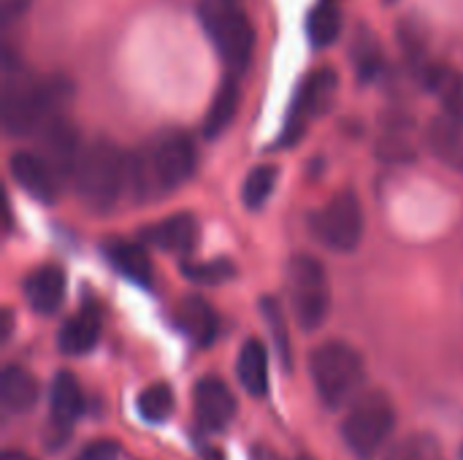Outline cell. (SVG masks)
I'll return each mask as SVG.
<instances>
[{"instance_id": "e575fe53", "label": "cell", "mask_w": 463, "mask_h": 460, "mask_svg": "<svg viewBox=\"0 0 463 460\" xmlns=\"http://www.w3.org/2000/svg\"><path fill=\"white\" fill-rule=\"evenodd\" d=\"M383 3H396V0H383Z\"/></svg>"}, {"instance_id": "1f68e13d", "label": "cell", "mask_w": 463, "mask_h": 460, "mask_svg": "<svg viewBox=\"0 0 463 460\" xmlns=\"http://www.w3.org/2000/svg\"><path fill=\"white\" fill-rule=\"evenodd\" d=\"M27 3H30V0H0V14H3V19L8 22V19L19 16V14L24 11Z\"/></svg>"}, {"instance_id": "836d02e7", "label": "cell", "mask_w": 463, "mask_h": 460, "mask_svg": "<svg viewBox=\"0 0 463 460\" xmlns=\"http://www.w3.org/2000/svg\"><path fill=\"white\" fill-rule=\"evenodd\" d=\"M0 460H35V458H30L27 453H19V450H5V453L0 455Z\"/></svg>"}, {"instance_id": "f546056e", "label": "cell", "mask_w": 463, "mask_h": 460, "mask_svg": "<svg viewBox=\"0 0 463 460\" xmlns=\"http://www.w3.org/2000/svg\"><path fill=\"white\" fill-rule=\"evenodd\" d=\"M182 274L195 285H222L236 277V266L231 260H203V263H184Z\"/></svg>"}, {"instance_id": "52a82bcc", "label": "cell", "mask_w": 463, "mask_h": 460, "mask_svg": "<svg viewBox=\"0 0 463 460\" xmlns=\"http://www.w3.org/2000/svg\"><path fill=\"white\" fill-rule=\"evenodd\" d=\"M285 282L296 323L304 331H317L331 312V285L323 263L312 255H296L288 263Z\"/></svg>"}, {"instance_id": "6da1fadb", "label": "cell", "mask_w": 463, "mask_h": 460, "mask_svg": "<svg viewBox=\"0 0 463 460\" xmlns=\"http://www.w3.org/2000/svg\"><path fill=\"white\" fill-rule=\"evenodd\" d=\"M195 144L182 130L157 136L149 146L128 157V187L136 201H155L171 190H179L195 174Z\"/></svg>"}, {"instance_id": "9c48e42d", "label": "cell", "mask_w": 463, "mask_h": 460, "mask_svg": "<svg viewBox=\"0 0 463 460\" xmlns=\"http://www.w3.org/2000/svg\"><path fill=\"white\" fill-rule=\"evenodd\" d=\"M336 87H339V76L334 68H317L304 79V84H301L293 106H290L288 125L282 133V144H293L304 133V127L312 117H320L323 111L331 108Z\"/></svg>"}, {"instance_id": "ac0fdd59", "label": "cell", "mask_w": 463, "mask_h": 460, "mask_svg": "<svg viewBox=\"0 0 463 460\" xmlns=\"http://www.w3.org/2000/svg\"><path fill=\"white\" fill-rule=\"evenodd\" d=\"M38 382L19 366H5L0 374V407L5 415H24L38 401Z\"/></svg>"}, {"instance_id": "603a6c76", "label": "cell", "mask_w": 463, "mask_h": 460, "mask_svg": "<svg viewBox=\"0 0 463 460\" xmlns=\"http://www.w3.org/2000/svg\"><path fill=\"white\" fill-rule=\"evenodd\" d=\"M106 260L111 263V268L117 274H122L125 279H130L141 287H146L152 282V260L141 244H133V241L111 244V247H106Z\"/></svg>"}, {"instance_id": "5b68a950", "label": "cell", "mask_w": 463, "mask_h": 460, "mask_svg": "<svg viewBox=\"0 0 463 460\" xmlns=\"http://www.w3.org/2000/svg\"><path fill=\"white\" fill-rule=\"evenodd\" d=\"M309 374L320 401L331 409L355 401L366 380V363L347 342H326L309 355Z\"/></svg>"}, {"instance_id": "4316f807", "label": "cell", "mask_w": 463, "mask_h": 460, "mask_svg": "<svg viewBox=\"0 0 463 460\" xmlns=\"http://www.w3.org/2000/svg\"><path fill=\"white\" fill-rule=\"evenodd\" d=\"M277 176H279L277 165H255L247 174L244 184H241V201H244V206L247 209H263L266 201L274 192Z\"/></svg>"}, {"instance_id": "d6986e66", "label": "cell", "mask_w": 463, "mask_h": 460, "mask_svg": "<svg viewBox=\"0 0 463 460\" xmlns=\"http://www.w3.org/2000/svg\"><path fill=\"white\" fill-rule=\"evenodd\" d=\"M236 374L252 399H263L269 393V352L258 339H250L241 347L236 361Z\"/></svg>"}, {"instance_id": "f1b7e54d", "label": "cell", "mask_w": 463, "mask_h": 460, "mask_svg": "<svg viewBox=\"0 0 463 460\" xmlns=\"http://www.w3.org/2000/svg\"><path fill=\"white\" fill-rule=\"evenodd\" d=\"M136 409H138L141 420H146V423H163L171 415V409H174V393H171V388L165 382L149 385L138 396Z\"/></svg>"}, {"instance_id": "ffe728a7", "label": "cell", "mask_w": 463, "mask_h": 460, "mask_svg": "<svg viewBox=\"0 0 463 460\" xmlns=\"http://www.w3.org/2000/svg\"><path fill=\"white\" fill-rule=\"evenodd\" d=\"M345 8L342 0H317L307 14V38L312 46L326 49L342 35Z\"/></svg>"}, {"instance_id": "83f0119b", "label": "cell", "mask_w": 463, "mask_h": 460, "mask_svg": "<svg viewBox=\"0 0 463 460\" xmlns=\"http://www.w3.org/2000/svg\"><path fill=\"white\" fill-rule=\"evenodd\" d=\"M260 314H263V320H266V325H269V331H271V336H274V344H277V352H279L285 369L290 371V369H293L290 333H288V323H285V314H282L279 301L271 298V296H266V298L260 301Z\"/></svg>"}, {"instance_id": "ba28073f", "label": "cell", "mask_w": 463, "mask_h": 460, "mask_svg": "<svg viewBox=\"0 0 463 460\" xmlns=\"http://www.w3.org/2000/svg\"><path fill=\"white\" fill-rule=\"evenodd\" d=\"M312 230L320 244H326L334 252H353L366 230L364 209L355 192H339L328 206H323L315 220Z\"/></svg>"}, {"instance_id": "3957f363", "label": "cell", "mask_w": 463, "mask_h": 460, "mask_svg": "<svg viewBox=\"0 0 463 460\" xmlns=\"http://www.w3.org/2000/svg\"><path fill=\"white\" fill-rule=\"evenodd\" d=\"M71 84L65 79H5L3 127L8 136H33L46 122L60 117Z\"/></svg>"}, {"instance_id": "e0dca14e", "label": "cell", "mask_w": 463, "mask_h": 460, "mask_svg": "<svg viewBox=\"0 0 463 460\" xmlns=\"http://www.w3.org/2000/svg\"><path fill=\"white\" fill-rule=\"evenodd\" d=\"M49 412H52V423L62 431H68L84 412V396H81V388L76 382L73 374L68 371H60L54 380H52V388H49Z\"/></svg>"}, {"instance_id": "2e32d148", "label": "cell", "mask_w": 463, "mask_h": 460, "mask_svg": "<svg viewBox=\"0 0 463 460\" xmlns=\"http://www.w3.org/2000/svg\"><path fill=\"white\" fill-rule=\"evenodd\" d=\"M98 339H100V312L95 306H84L81 312L68 317L57 333L60 352L65 355H84L98 344Z\"/></svg>"}, {"instance_id": "9a60e30c", "label": "cell", "mask_w": 463, "mask_h": 460, "mask_svg": "<svg viewBox=\"0 0 463 460\" xmlns=\"http://www.w3.org/2000/svg\"><path fill=\"white\" fill-rule=\"evenodd\" d=\"M176 328L195 344V347H209L217 339V314L203 298H184L174 314Z\"/></svg>"}, {"instance_id": "4fadbf2b", "label": "cell", "mask_w": 463, "mask_h": 460, "mask_svg": "<svg viewBox=\"0 0 463 460\" xmlns=\"http://www.w3.org/2000/svg\"><path fill=\"white\" fill-rule=\"evenodd\" d=\"M141 241L163 249V252H171V255H187L195 249V241H198V222L193 214L182 211V214H174V217H165L163 222L152 225V228H144Z\"/></svg>"}, {"instance_id": "d590c367", "label": "cell", "mask_w": 463, "mask_h": 460, "mask_svg": "<svg viewBox=\"0 0 463 460\" xmlns=\"http://www.w3.org/2000/svg\"><path fill=\"white\" fill-rule=\"evenodd\" d=\"M461 460H463V445H461Z\"/></svg>"}, {"instance_id": "d4e9b609", "label": "cell", "mask_w": 463, "mask_h": 460, "mask_svg": "<svg viewBox=\"0 0 463 460\" xmlns=\"http://www.w3.org/2000/svg\"><path fill=\"white\" fill-rule=\"evenodd\" d=\"M399 41H402L410 62L415 65L418 76H420V70H426L431 65V60H429V30H426V24L420 19H415V16L404 19L399 24Z\"/></svg>"}, {"instance_id": "d6a6232c", "label": "cell", "mask_w": 463, "mask_h": 460, "mask_svg": "<svg viewBox=\"0 0 463 460\" xmlns=\"http://www.w3.org/2000/svg\"><path fill=\"white\" fill-rule=\"evenodd\" d=\"M11 328H14V314H11V309H3V342L11 336Z\"/></svg>"}, {"instance_id": "cb8c5ba5", "label": "cell", "mask_w": 463, "mask_h": 460, "mask_svg": "<svg viewBox=\"0 0 463 460\" xmlns=\"http://www.w3.org/2000/svg\"><path fill=\"white\" fill-rule=\"evenodd\" d=\"M353 62L361 81H372L383 70V46L374 30H369L366 24H361L353 35Z\"/></svg>"}, {"instance_id": "484cf974", "label": "cell", "mask_w": 463, "mask_h": 460, "mask_svg": "<svg viewBox=\"0 0 463 460\" xmlns=\"http://www.w3.org/2000/svg\"><path fill=\"white\" fill-rule=\"evenodd\" d=\"M383 460H445V453L431 434H412L391 445Z\"/></svg>"}, {"instance_id": "5bb4252c", "label": "cell", "mask_w": 463, "mask_h": 460, "mask_svg": "<svg viewBox=\"0 0 463 460\" xmlns=\"http://www.w3.org/2000/svg\"><path fill=\"white\" fill-rule=\"evenodd\" d=\"M24 298L33 312L52 314L65 298V271L60 266H41L24 279Z\"/></svg>"}, {"instance_id": "44dd1931", "label": "cell", "mask_w": 463, "mask_h": 460, "mask_svg": "<svg viewBox=\"0 0 463 460\" xmlns=\"http://www.w3.org/2000/svg\"><path fill=\"white\" fill-rule=\"evenodd\" d=\"M239 100H241V92H239V76H231L225 73V79L220 81L217 92H214V100L206 111V119H203V136L206 138H217L236 117L239 111Z\"/></svg>"}, {"instance_id": "7402d4cb", "label": "cell", "mask_w": 463, "mask_h": 460, "mask_svg": "<svg viewBox=\"0 0 463 460\" xmlns=\"http://www.w3.org/2000/svg\"><path fill=\"white\" fill-rule=\"evenodd\" d=\"M426 141H429V149L448 165V168H456L463 171V133L461 127L448 117H437L429 130H426Z\"/></svg>"}, {"instance_id": "7a4b0ae2", "label": "cell", "mask_w": 463, "mask_h": 460, "mask_svg": "<svg viewBox=\"0 0 463 460\" xmlns=\"http://www.w3.org/2000/svg\"><path fill=\"white\" fill-rule=\"evenodd\" d=\"M73 187L81 201L95 214H106L117 206L122 190L128 187V157L109 138H95L81 149L73 171Z\"/></svg>"}, {"instance_id": "8fae6325", "label": "cell", "mask_w": 463, "mask_h": 460, "mask_svg": "<svg viewBox=\"0 0 463 460\" xmlns=\"http://www.w3.org/2000/svg\"><path fill=\"white\" fill-rule=\"evenodd\" d=\"M8 171L14 176V182L27 192L33 195L35 201L41 203H54L57 195H60V176L54 174V168L38 155V152H14L11 160H8Z\"/></svg>"}, {"instance_id": "7c38bea8", "label": "cell", "mask_w": 463, "mask_h": 460, "mask_svg": "<svg viewBox=\"0 0 463 460\" xmlns=\"http://www.w3.org/2000/svg\"><path fill=\"white\" fill-rule=\"evenodd\" d=\"M193 401L198 426L203 431H222L236 415V399L231 388L217 377H203L193 390Z\"/></svg>"}, {"instance_id": "8d00e7d4", "label": "cell", "mask_w": 463, "mask_h": 460, "mask_svg": "<svg viewBox=\"0 0 463 460\" xmlns=\"http://www.w3.org/2000/svg\"><path fill=\"white\" fill-rule=\"evenodd\" d=\"M304 460H307V458H304Z\"/></svg>"}, {"instance_id": "4dcf8cb0", "label": "cell", "mask_w": 463, "mask_h": 460, "mask_svg": "<svg viewBox=\"0 0 463 460\" xmlns=\"http://www.w3.org/2000/svg\"><path fill=\"white\" fill-rule=\"evenodd\" d=\"M119 458V445L111 439H95L87 447H81L73 460H117Z\"/></svg>"}, {"instance_id": "277c9868", "label": "cell", "mask_w": 463, "mask_h": 460, "mask_svg": "<svg viewBox=\"0 0 463 460\" xmlns=\"http://www.w3.org/2000/svg\"><path fill=\"white\" fill-rule=\"evenodd\" d=\"M198 22L217 49L225 70L241 76L255 49V27L239 0H198Z\"/></svg>"}, {"instance_id": "30bf717a", "label": "cell", "mask_w": 463, "mask_h": 460, "mask_svg": "<svg viewBox=\"0 0 463 460\" xmlns=\"http://www.w3.org/2000/svg\"><path fill=\"white\" fill-rule=\"evenodd\" d=\"M35 136H38V144H41V152L38 155L54 168V174L60 179H73L76 163L81 157V146H79L76 127L68 119L54 117Z\"/></svg>"}, {"instance_id": "8992f818", "label": "cell", "mask_w": 463, "mask_h": 460, "mask_svg": "<svg viewBox=\"0 0 463 460\" xmlns=\"http://www.w3.org/2000/svg\"><path fill=\"white\" fill-rule=\"evenodd\" d=\"M396 428V409L393 401L383 390H369L361 393L345 423H342V437L350 453L358 460H374L377 453L385 447Z\"/></svg>"}]
</instances>
